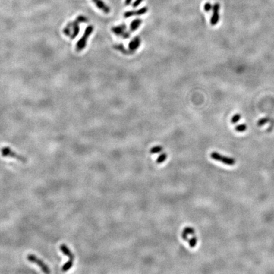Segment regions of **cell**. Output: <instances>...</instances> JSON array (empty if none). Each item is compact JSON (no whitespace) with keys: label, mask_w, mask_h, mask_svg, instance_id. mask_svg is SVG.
<instances>
[{"label":"cell","mask_w":274,"mask_h":274,"mask_svg":"<svg viewBox=\"0 0 274 274\" xmlns=\"http://www.w3.org/2000/svg\"><path fill=\"white\" fill-rule=\"evenodd\" d=\"M94 30V27L93 26L90 25L86 29H85L84 33L82 37L77 41L76 45V50L78 52H81L83 50L85 47L87 46V41L90 37V36L93 33Z\"/></svg>","instance_id":"obj_1"},{"label":"cell","mask_w":274,"mask_h":274,"mask_svg":"<svg viewBox=\"0 0 274 274\" xmlns=\"http://www.w3.org/2000/svg\"><path fill=\"white\" fill-rule=\"evenodd\" d=\"M211 157L213 159L218 161H221L222 162V163L229 166H233L235 163V160L234 159H232V158L228 157L227 156H222L216 152H213L211 154Z\"/></svg>","instance_id":"obj_2"},{"label":"cell","mask_w":274,"mask_h":274,"mask_svg":"<svg viewBox=\"0 0 274 274\" xmlns=\"http://www.w3.org/2000/svg\"><path fill=\"white\" fill-rule=\"evenodd\" d=\"M27 260L29 261L30 262H32L34 263H36L37 265H38L42 271L43 272L45 273H50V269L48 268V266L43 261L39 259L38 257H36V256L33 254H29L27 256Z\"/></svg>","instance_id":"obj_3"},{"label":"cell","mask_w":274,"mask_h":274,"mask_svg":"<svg viewBox=\"0 0 274 274\" xmlns=\"http://www.w3.org/2000/svg\"><path fill=\"white\" fill-rule=\"evenodd\" d=\"M2 152V155L4 157H13L15 158V159L24 162H25L27 161V159H26V157H24V156H22L20 155L17 154L16 152H14L11 149H10L8 147H4L1 150Z\"/></svg>","instance_id":"obj_4"},{"label":"cell","mask_w":274,"mask_h":274,"mask_svg":"<svg viewBox=\"0 0 274 274\" xmlns=\"http://www.w3.org/2000/svg\"><path fill=\"white\" fill-rule=\"evenodd\" d=\"M220 5L219 3H216L213 6V14L211 17V20H210V23L212 26H216V24L218 23L219 20H220V14H219V11H220Z\"/></svg>","instance_id":"obj_5"},{"label":"cell","mask_w":274,"mask_h":274,"mask_svg":"<svg viewBox=\"0 0 274 274\" xmlns=\"http://www.w3.org/2000/svg\"><path fill=\"white\" fill-rule=\"evenodd\" d=\"M141 44V39L139 36H136L134 38L130 43L128 45V51L130 53H134L140 46Z\"/></svg>","instance_id":"obj_6"},{"label":"cell","mask_w":274,"mask_h":274,"mask_svg":"<svg viewBox=\"0 0 274 274\" xmlns=\"http://www.w3.org/2000/svg\"><path fill=\"white\" fill-rule=\"evenodd\" d=\"M96 7L100 9L105 14H109L111 11V8L107 5H106L103 0H92Z\"/></svg>","instance_id":"obj_7"},{"label":"cell","mask_w":274,"mask_h":274,"mask_svg":"<svg viewBox=\"0 0 274 274\" xmlns=\"http://www.w3.org/2000/svg\"><path fill=\"white\" fill-rule=\"evenodd\" d=\"M126 30V25L125 24H120L117 26H114L111 28V31L117 36H120L123 34V33Z\"/></svg>","instance_id":"obj_8"},{"label":"cell","mask_w":274,"mask_h":274,"mask_svg":"<svg viewBox=\"0 0 274 274\" xmlns=\"http://www.w3.org/2000/svg\"><path fill=\"white\" fill-rule=\"evenodd\" d=\"M142 22L143 21L140 19H135L132 20L130 26V32L136 31V30L140 27V26H141Z\"/></svg>","instance_id":"obj_9"},{"label":"cell","mask_w":274,"mask_h":274,"mask_svg":"<svg viewBox=\"0 0 274 274\" xmlns=\"http://www.w3.org/2000/svg\"><path fill=\"white\" fill-rule=\"evenodd\" d=\"M60 249L61 251L64 253V254L67 256V257H68L71 260H72V261L74 260V255L73 254V253L71 251V250L68 246L65 244H62L60 246Z\"/></svg>","instance_id":"obj_10"},{"label":"cell","mask_w":274,"mask_h":274,"mask_svg":"<svg viewBox=\"0 0 274 274\" xmlns=\"http://www.w3.org/2000/svg\"><path fill=\"white\" fill-rule=\"evenodd\" d=\"M134 11H135V16H140V15H144L147 13V12L148 11V8L144 7L137 10H134Z\"/></svg>","instance_id":"obj_11"},{"label":"cell","mask_w":274,"mask_h":274,"mask_svg":"<svg viewBox=\"0 0 274 274\" xmlns=\"http://www.w3.org/2000/svg\"><path fill=\"white\" fill-rule=\"evenodd\" d=\"M114 48H115V50H118L119 51H120L121 52H122L124 54H128V53H129V51H127L126 50V48H124V46H123V45H122V44H117V45H114Z\"/></svg>","instance_id":"obj_12"},{"label":"cell","mask_w":274,"mask_h":274,"mask_svg":"<svg viewBox=\"0 0 274 274\" xmlns=\"http://www.w3.org/2000/svg\"><path fill=\"white\" fill-rule=\"evenodd\" d=\"M73 266V261L72 260H69L68 262H66L62 266V272H67L71 268H72Z\"/></svg>","instance_id":"obj_13"},{"label":"cell","mask_w":274,"mask_h":274,"mask_svg":"<svg viewBox=\"0 0 274 274\" xmlns=\"http://www.w3.org/2000/svg\"><path fill=\"white\" fill-rule=\"evenodd\" d=\"M235 131L238 132H243L247 130V125L246 124H241L237 125L235 128Z\"/></svg>","instance_id":"obj_14"},{"label":"cell","mask_w":274,"mask_h":274,"mask_svg":"<svg viewBox=\"0 0 274 274\" xmlns=\"http://www.w3.org/2000/svg\"><path fill=\"white\" fill-rule=\"evenodd\" d=\"M162 150V147H161V146L157 145V146H155V147H152L150 149V152L151 154H157V153H159V152H161Z\"/></svg>","instance_id":"obj_15"},{"label":"cell","mask_w":274,"mask_h":274,"mask_svg":"<svg viewBox=\"0 0 274 274\" xmlns=\"http://www.w3.org/2000/svg\"><path fill=\"white\" fill-rule=\"evenodd\" d=\"M241 118V115L240 114H235L234 115L232 119H231V123L232 124H235L238 122Z\"/></svg>","instance_id":"obj_16"},{"label":"cell","mask_w":274,"mask_h":274,"mask_svg":"<svg viewBox=\"0 0 274 274\" xmlns=\"http://www.w3.org/2000/svg\"><path fill=\"white\" fill-rule=\"evenodd\" d=\"M269 120H270V119H269V118H266V117L260 119L258 121L257 124H258V126H263L264 124H265L266 123H267L269 121Z\"/></svg>","instance_id":"obj_17"},{"label":"cell","mask_w":274,"mask_h":274,"mask_svg":"<svg viewBox=\"0 0 274 274\" xmlns=\"http://www.w3.org/2000/svg\"><path fill=\"white\" fill-rule=\"evenodd\" d=\"M166 158H167V154H165V153H163L162 154H161L159 157L157 158V159L156 160V162L157 163H162V162H164V161H165L166 159Z\"/></svg>","instance_id":"obj_18"},{"label":"cell","mask_w":274,"mask_h":274,"mask_svg":"<svg viewBox=\"0 0 274 274\" xmlns=\"http://www.w3.org/2000/svg\"><path fill=\"white\" fill-rule=\"evenodd\" d=\"M189 242V245L191 247H194L197 244V237L196 236H193L191 239L188 240Z\"/></svg>","instance_id":"obj_19"},{"label":"cell","mask_w":274,"mask_h":274,"mask_svg":"<svg viewBox=\"0 0 274 274\" xmlns=\"http://www.w3.org/2000/svg\"><path fill=\"white\" fill-rule=\"evenodd\" d=\"M183 232L186 233L187 234H191V235H194L195 234V230L193 228L190 227H187L184 228V231Z\"/></svg>","instance_id":"obj_20"},{"label":"cell","mask_w":274,"mask_h":274,"mask_svg":"<svg viewBox=\"0 0 274 274\" xmlns=\"http://www.w3.org/2000/svg\"><path fill=\"white\" fill-rule=\"evenodd\" d=\"M76 20L80 23H87L88 22V20L86 17L84 15H79L77 18Z\"/></svg>","instance_id":"obj_21"},{"label":"cell","mask_w":274,"mask_h":274,"mask_svg":"<svg viewBox=\"0 0 274 274\" xmlns=\"http://www.w3.org/2000/svg\"><path fill=\"white\" fill-rule=\"evenodd\" d=\"M133 16H135V11L134 10L127 11L124 14V17L126 18V19H128V18H130Z\"/></svg>","instance_id":"obj_22"},{"label":"cell","mask_w":274,"mask_h":274,"mask_svg":"<svg viewBox=\"0 0 274 274\" xmlns=\"http://www.w3.org/2000/svg\"><path fill=\"white\" fill-rule=\"evenodd\" d=\"M213 8V6L212 5L209 3V2H207L204 4V10L206 11V12H209L211 10V9Z\"/></svg>","instance_id":"obj_23"},{"label":"cell","mask_w":274,"mask_h":274,"mask_svg":"<svg viewBox=\"0 0 274 274\" xmlns=\"http://www.w3.org/2000/svg\"><path fill=\"white\" fill-rule=\"evenodd\" d=\"M143 1V0H135V1L132 4L133 7V8H137V7H138V6L142 3Z\"/></svg>","instance_id":"obj_24"},{"label":"cell","mask_w":274,"mask_h":274,"mask_svg":"<svg viewBox=\"0 0 274 274\" xmlns=\"http://www.w3.org/2000/svg\"><path fill=\"white\" fill-rule=\"evenodd\" d=\"M130 31H128V30H126V31L123 33V34L121 36V38H123V39H128L130 37Z\"/></svg>","instance_id":"obj_25"},{"label":"cell","mask_w":274,"mask_h":274,"mask_svg":"<svg viewBox=\"0 0 274 274\" xmlns=\"http://www.w3.org/2000/svg\"><path fill=\"white\" fill-rule=\"evenodd\" d=\"M181 237H182V238L183 239H184V241H188V235L186 233L184 232H182V234H181Z\"/></svg>","instance_id":"obj_26"},{"label":"cell","mask_w":274,"mask_h":274,"mask_svg":"<svg viewBox=\"0 0 274 274\" xmlns=\"http://www.w3.org/2000/svg\"><path fill=\"white\" fill-rule=\"evenodd\" d=\"M131 2H132V0H125V2H124L125 5H126V6L130 5L131 4Z\"/></svg>","instance_id":"obj_27"}]
</instances>
